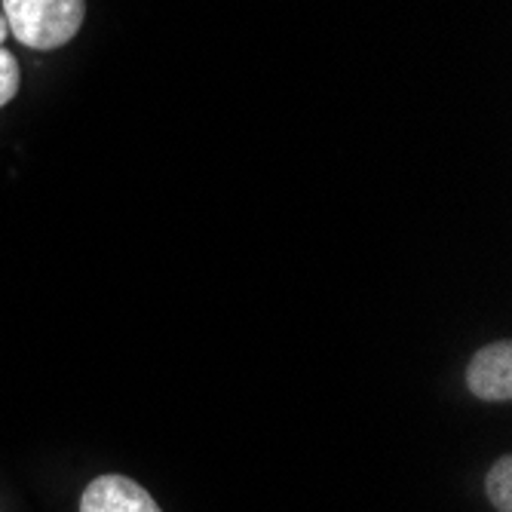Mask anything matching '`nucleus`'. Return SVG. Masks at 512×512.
Here are the masks:
<instances>
[{
    "label": "nucleus",
    "mask_w": 512,
    "mask_h": 512,
    "mask_svg": "<svg viewBox=\"0 0 512 512\" xmlns=\"http://www.w3.org/2000/svg\"><path fill=\"white\" fill-rule=\"evenodd\" d=\"M10 34L31 50L65 46L83 25L86 0H4Z\"/></svg>",
    "instance_id": "obj_1"
},
{
    "label": "nucleus",
    "mask_w": 512,
    "mask_h": 512,
    "mask_svg": "<svg viewBox=\"0 0 512 512\" xmlns=\"http://www.w3.org/2000/svg\"><path fill=\"white\" fill-rule=\"evenodd\" d=\"M467 387L482 402H509L512 399V344L497 341L482 347L470 368Z\"/></svg>",
    "instance_id": "obj_2"
},
{
    "label": "nucleus",
    "mask_w": 512,
    "mask_h": 512,
    "mask_svg": "<svg viewBox=\"0 0 512 512\" xmlns=\"http://www.w3.org/2000/svg\"><path fill=\"white\" fill-rule=\"evenodd\" d=\"M80 512H163L157 500L126 476L92 479L80 497Z\"/></svg>",
    "instance_id": "obj_3"
},
{
    "label": "nucleus",
    "mask_w": 512,
    "mask_h": 512,
    "mask_svg": "<svg viewBox=\"0 0 512 512\" xmlns=\"http://www.w3.org/2000/svg\"><path fill=\"white\" fill-rule=\"evenodd\" d=\"M485 491L497 512H512V457H500L488 470Z\"/></svg>",
    "instance_id": "obj_4"
},
{
    "label": "nucleus",
    "mask_w": 512,
    "mask_h": 512,
    "mask_svg": "<svg viewBox=\"0 0 512 512\" xmlns=\"http://www.w3.org/2000/svg\"><path fill=\"white\" fill-rule=\"evenodd\" d=\"M16 92H19V62L4 46L0 50V108L10 105L16 99Z\"/></svg>",
    "instance_id": "obj_5"
},
{
    "label": "nucleus",
    "mask_w": 512,
    "mask_h": 512,
    "mask_svg": "<svg viewBox=\"0 0 512 512\" xmlns=\"http://www.w3.org/2000/svg\"><path fill=\"white\" fill-rule=\"evenodd\" d=\"M7 37H10V25H7L4 13H0V50H4V43H7Z\"/></svg>",
    "instance_id": "obj_6"
}]
</instances>
